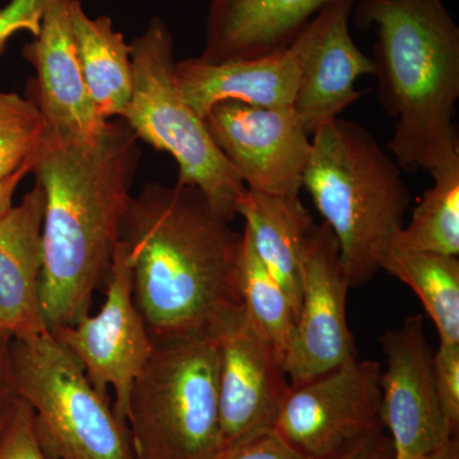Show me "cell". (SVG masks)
I'll return each mask as SVG.
<instances>
[{
    "label": "cell",
    "instance_id": "1",
    "mask_svg": "<svg viewBox=\"0 0 459 459\" xmlns=\"http://www.w3.org/2000/svg\"><path fill=\"white\" fill-rule=\"evenodd\" d=\"M122 119L98 137L42 142L32 174L44 192L39 295L50 333L90 316L107 285L131 201L141 150Z\"/></svg>",
    "mask_w": 459,
    "mask_h": 459
},
{
    "label": "cell",
    "instance_id": "2",
    "mask_svg": "<svg viewBox=\"0 0 459 459\" xmlns=\"http://www.w3.org/2000/svg\"><path fill=\"white\" fill-rule=\"evenodd\" d=\"M122 241L135 305L152 341L213 338L243 310L238 287L243 234L195 186H144L126 207Z\"/></svg>",
    "mask_w": 459,
    "mask_h": 459
},
{
    "label": "cell",
    "instance_id": "3",
    "mask_svg": "<svg viewBox=\"0 0 459 459\" xmlns=\"http://www.w3.org/2000/svg\"><path fill=\"white\" fill-rule=\"evenodd\" d=\"M356 17L377 29L380 102L397 119L394 161L429 172L459 162V29L444 0H361Z\"/></svg>",
    "mask_w": 459,
    "mask_h": 459
},
{
    "label": "cell",
    "instance_id": "4",
    "mask_svg": "<svg viewBox=\"0 0 459 459\" xmlns=\"http://www.w3.org/2000/svg\"><path fill=\"white\" fill-rule=\"evenodd\" d=\"M303 186L336 237L350 286L369 282L409 210L400 166L364 126L336 119L312 134Z\"/></svg>",
    "mask_w": 459,
    "mask_h": 459
},
{
    "label": "cell",
    "instance_id": "5",
    "mask_svg": "<svg viewBox=\"0 0 459 459\" xmlns=\"http://www.w3.org/2000/svg\"><path fill=\"white\" fill-rule=\"evenodd\" d=\"M133 90L119 119L138 140L170 153L179 168L178 184L204 193L214 212L231 222L247 186L214 143L204 120L184 100L175 75L174 38L153 17L131 44Z\"/></svg>",
    "mask_w": 459,
    "mask_h": 459
},
{
    "label": "cell",
    "instance_id": "6",
    "mask_svg": "<svg viewBox=\"0 0 459 459\" xmlns=\"http://www.w3.org/2000/svg\"><path fill=\"white\" fill-rule=\"evenodd\" d=\"M128 425L138 459H214L221 452L213 338L153 341L133 385Z\"/></svg>",
    "mask_w": 459,
    "mask_h": 459
},
{
    "label": "cell",
    "instance_id": "7",
    "mask_svg": "<svg viewBox=\"0 0 459 459\" xmlns=\"http://www.w3.org/2000/svg\"><path fill=\"white\" fill-rule=\"evenodd\" d=\"M8 356L18 395L33 411L48 457L138 459L129 425L50 332L31 340L12 338Z\"/></svg>",
    "mask_w": 459,
    "mask_h": 459
},
{
    "label": "cell",
    "instance_id": "8",
    "mask_svg": "<svg viewBox=\"0 0 459 459\" xmlns=\"http://www.w3.org/2000/svg\"><path fill=\"white\" fill-rule=\"evenodd\" d=\"M380 374L377 362L356 358L307 382L290 385L274 430L307 459L333 457L380 429Z\"/></svg>",
    "mask_w": 459,
    "mask_h": 459
},
{
    "label": "cell",
    "instance_id": "9",
    "mask_svg": "<svg viewBox=\"0 0 459 459\" xmlns=\"http://www.w3.org/2000/svg\"><path fill=\"white\" fill-rule=\"evenodd\" d=\"M51 334L80 362L100 394L108 397V389H113L115 413L128 424L133 385L150 358L153 341L135 305L131 264L122 240L115 250L100 312Z\"/></svg>",
    "mask_w": 459,
    "mask_h": 459
},
{
    "label": "cell",
    "instance_id": "10",
    "mask_svg": "<svg viewBox=\"0 0 459 459\" xmlns=\"http://www.w3.org/2000/svg\"><path fill=\"white\" fill-rule=\"evenodd\" d=\"M204 120L247 189L300 197L312 142L294 108L223 101L214 105Z\"/></svg>",
    "mask_w": 459,
    "mask_h": 459
},
{
    "label": "cell",
    "instance_id": "11",
    "mask_svg": "<svg viewBox=\"0 0 459 459\" xmlns=\"http://www.w3.org/2000/svg\"><path fill=\"white\" fill-rule=\"evenodd\" d=\"M351 289L327 223L314 225L301 255V300L285 370L290 385L307 382L358 358L347 323Z\"/></svg>",
    "mask_w": 459,
    "mask_h": 459
},
{
    "label": "cell",
    "instance_id": "12",
    "mask_svg": "<svg viewBox=\"0 0 459 459\" xmlns=\"http://www.w3.org/2000/svg\"><path fill=\"white\" fill-rule=\"evenodd\" d=\"M386 369L380 374L379 420L391 434L394 459L422 457L449 437L434 373V352L420 314L380 337Z\"/></svg>",
    "mask_w": 459,
    "mask_h": 459
},
{
    "label": "cell",
    "instance_id": "13",
    "mask_svg": "<svg viewBox=\"0 0 459 459\" xmlns=\"http://www.w3.org/2000/svg\"><path fill=\"white\" fill-rule=\"evenodd\" d=\"M221 451L273 429L290 382L285 361L244 309L213 337Z\"/></svg>",
    "mask_w": 459,
    "mask_h": 459
},
{
    "label": "cell",
    "instance_id": "14",
    "mask_svg": "<svg viewBox=\"0 0 459 459\" xmlns=\"http://www.w3.org/2000/svg\"><path fill=\"white\" fill-rule=\"evenodd\" d=\"M352 8L353 0H334L289 47L299 71L292 108L309 135L364 95L355 89L359 77L377 74L350 33Z\"/></svg>",
    "mask_w": 459,
    "mask_h": 459
},
{
    "label": "cell",
    "instance_id": "15",
    "mask_svg": "<svg viewBox=\"0 0 459 459\" xmlns=\"http://www.w3.org/2000/svg\"><path fill=\"white\" fill-rule=\"evenodd\" d=\"M72 0H50L40 32L25 45L22 56L35 68L29 99L40 110L45 141L80 142L107 128L84 84L71 25Z\"/></svg>",
    "mask_w": 459,
    "mask_h": 459
},
{
    "label": "cell",
    "instance_id": "16",
    "mask_svg": "<svg viewBox=\"0 0 459 459\" xmlns=\"http://www.w3.org/2000/svg\"><path fill=\"white\" fill-rule=\"evenodd\" d=\"M334 0H210L205 63L258 59L286 50Z\"/></svg>",
    "mask_w": 459,
    "mask_h": 459
},
{
    "label": "cell",
    "instance_id": "17",
    "mask_svg": "<svg viewBox=\"0 0 459 459\" xmlns=\"http://www.w3.org/2000/svg\"><path fill=\"white\" fill-rule=\"evenodd\" d=\"M44 208V192L35 183L0 219V322L14 340L49 333L39 295Z\"/></svg>",
    "mask_w": 459,
    "mask_h": 459
},
{
    "label": "cell",
    "instance_id": "18",
    "mask_svg": "<svg viewBox=\"0 0 459 459\" xmlns=\"http://www.w3.org/2000/svg\"><path fill=\"white\" fill-rule=\"evenodd\" d=\"M175 75L184 100L202 119L223 101L292 108L299 83L298 65L290 48L258 59L235 62L184 59L175 63Z\"/></svg>",
    "mask_w": 459,
    "mask_h": 459
},
{
    "label": "cell",
    "instance_id": "19",
    "mask_svg": "<svg viewBox=\"0 0 459 459\" xmlns=\"http://www.w3.org/2000/svg\"><path fill=\"white\" fill-rule=\"evenodd\" d=\"M256 255L291 301L298 320L301 300V255L313 217L300 197L263 195L247 189L238 205Z\"/></svg>",
    "mask_w": 459,
    "mask_h": 459
},
{
    "label": "cell",
    "instance_id": "20",
    "mask_svg": "<svg viewBox=\"0 0 459 459\" xmlns=\"http://www.w3.org/2000/svg\"><path fill=\"white\" fill-rule=\"evenodd\" d=\"M75 56L93 107L104 120L119 119L133 90L131 45L110 17L91 18L80 0H72Z\"/></svg>",
    "mask_w": 459,
    "mask_h": 459
},
{
    "label": "cell",
    "instance_id": "21",
    "mask_svg": "<svg viewBox=\"0 0 459 459\" xmlns=\"http://www.w3.org/2000/svg\"><path fill=\"white\" fill-rule=\"evenodd\" d=\"M379 270L388 272L418 295L440 342L459 343L458 256L388 246L380 255Z\"/></svg>",
    "mask_w": 459,
    "mask_h": 459
},
{
    "label": "cell",
    "instance_id": "22",
    "mask_svg": "<svg viewBox=\"0 0 459 459\" xmlns=\"http://www.w3.org/2000/svg\"><path fill=\"white\" fill-rule=\"evenodd\" d=\"M434 186L422 195L412 219L391 237L398 249L459 255V162L430 172Z\"/></svg>",
    "mask_w": 459,
    "mask_h": 459
},
{
    "label": "cell",
    "instance_id": "23",
    "mask_svg": "<svg viewBox=\"0 0 459 459\" xmlns=\"http://www.w3.org/2000/svg\"><path fill=\"white\" fill-rule=\"evenodd\" d=\"M238 287L247 319L285 361L296 327V314L286 292L256 255L243 232L238 262Z\"/></svg>",
    "mask_w": 459,
    "mask_h": 459
},
{
    "label": "cell",
    "instance_id": "24",
    "mask_svg": "<svg viewBox=\"0 0 459 459\" xmlns=\"http://www.w3.org/2000/svg\"><path fill=\"white\" fill-rule=\"evenodd\" d=\"M44 138L45 123L35 102L0 91V181L32 161Z\"/></svg>",
    "mask_w": 459,
    "mask_h": 459
},
{
    "label": "cell",
    "instance_id": "25",
    "mask_svg": "<svg viewBox=\"0 0 459 459\" xmlns=\"http://www.w3.org/2000/svg\"><path fill=\"white\" fill-rule=\"evenodd\" d=\"M0 459H50L36 434L33 411L22 398L0 435Z\"/></svg>",
    "mask_w": 459,
    "mask_h": 459
},
{
    "label": "cell",
    "instance_id": "26",
    "mask_svg": "<svg viewBox=\"0 0 459 459\" xmlns=\"http://www.w3.org/2000/svg\"><path fill=\"white\" fill-rule=\"evenodd\" d=\"M437 395L449 433L457 435L459 425V343H442L434 352Z\"/></svg>",
    "mask_w": 459,
    "mask_h": 459
},
{
    "label": "cell",
    "instance_id": "27",
    "mask_svg": "<svg viewBox=\"0 0 459 459\" xmlns=\"http://www.w3.org/2000/svg\"><path fill=\"white\" fill-rule=\"evenodd\" d=\"M214 459H307L292 448L274 429L244 437Z\"/></svg>",
    "mask_w": 459,
    "mask_h": 459
},
{
    "label": "cell",
    "instance_id": "28",
    "mask_svg": "<svg viewBox=\"0 0 459 459\" xmlns=\"http://www.w3.org/2000/svg\"><path fill=\"white\" fill-rule=\"evenodd\" d=\"M49 3L50 0H11L0 9V56L14 33L29 31L33 38L39 35Z\"/></svg>",
    "mask_w": 459,
    "mask_h": 459
},
{
    "label": "cell",
    "instance_id": "29",
    "mask_svg": "<svg viewBox=\"0 0 459 459\" xmlns=\"http://www.w3.org/2000/svg\"><path fill=\"white\" fill-rule=\"evenodd\" d=\"M328 459H394V452L391 439L377 429L350 443Z\"/></svg>",
    "mask_w": 459,
    "mask_h": 459
},
{
    "label": "cell",
    "instance_id": "30",
    "mask_svg": "<svg viewBox=\"0 0 459 459\" xmlns=\"http://www.w3.org/2000/svg\"><path fill=\"white\" fill-rule=\"evenodd\" d=\"M18 400H20V395H18L16 383H14L7 349L5 351L0 352V415L12 409Z\"/></svg>",
    "mask_w": 459,
    "mask_h": 459
},
{
    "label": "cell",
    "instance_id": "31",
    "mask_svg": "<svg viewBox=\"0 0 459 459\" xmlns=\"http://www.w3.org/2000/svg\"><path fill=\"white\" fill-rule=\"evenodd\" d=\"M32 161L27 162L8 179L0 181V219H3L13 207L14 193L23 178L31 172Z\"/></svg>",
    "mask_w": 459,
    "mask_h": 459
},
{
    "label": "cell",
    "instance_id": "32",
    "mask_svg": "<svg viewBox=\"0 0 459 459\" xmlns=\"http://www.w3.org/2000/svg\"><path fill=\"white\" fill-rule=\"evenodd\" d=\"M413 459H459V442L457 435L449 437L439 448L429 453V455Z\"/></svg>",
    "mask_w": 459,
    "mask_h": 459
},
{
    "label": "cell",
    "instance_id": "33",
    "mask_svg": "<svg viewBox=\"0 0 459 459\" xmlns=\"http://www.w3.org/2000/svg\"><path fill=\"white\" fill-rule=\"evenodd\" d=\"M12 334L9 333L7 327L0 322V352L5 351L8 349V344L11 343Z\"/></svg>",
    "mask_w": 459,
    "mask_h": 459
},
{
    "label": "cell",
    "instance_id": "34",
    "mask_svg": "<svg viewBox=\"0 0 459 459\" xmlns=\"http://www.w3.org/2000/svg\"><path fill=\"white\" fill-rule=\"evenodd\" d=\"M14 407H16V404H14V406L12 407V409H9L7 412H4L3 413V415H0V435H2L3 430H4L5 427H7L9 420H11L12 418V413H13Z\"/></svg>",
    "mask_w": 459,
    "mask_h": 459
}]
</instances>
